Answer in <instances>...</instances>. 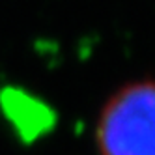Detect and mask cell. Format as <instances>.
<instances>
[{
    "mask_svg": "<svg viewBox=\"0 0 155 155\" xmlns=\"http://www.w3.org/2000/svg\"><path fill=\"white\" fill-rule=\"evenodd\" d=\"M95 140L101 155H155V81L131 82L110 95Z\"/></svg>",
    "mask_w": 155,
    "mask_h": 155,
    "instance_id": "cell-1",
    "label": "cell"
}]
</instances>
